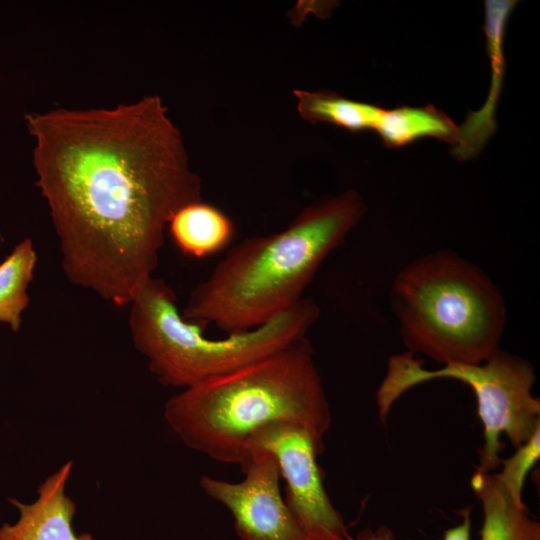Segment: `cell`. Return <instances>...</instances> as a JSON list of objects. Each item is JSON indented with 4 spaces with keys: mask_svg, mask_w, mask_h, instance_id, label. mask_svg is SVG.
<instances>
[{
    "mask_svg": "<svg viewBox=\"0 0 540 540\" xmlns=\"http://www.w3.org/2000/svg\"><path fill=\"white\" fill-rule=\"evenodd\" d=\"M374 131L388 148L403 147L423 137H434L454 145L458 126L433 105L382 109Z\"/></svg>",
    "mask_w": 540,
    "mask_h": 540,
    "instance_id": "7c38bea8",
    "label": "cell"
},
{
    "mask_svg": "<svg viewBox=\"0 0 540 540\" xmlns=\"http://www.w3.org/2000/svg\"><path fill=\"white\" fill-rule=\"evenodd\" d=\"M539 458L540 428L533 433L527 442L517 447L516 452L511 457L501 460L503 469L497 475L517 503H524L522 500L524 481Z\"/></svg>",
    "mask_w": 540,
    "mask_h": 540,
    "instance_id": "9a60e30c",
    "label": "cell"
},
{
    "mask_svg": "<svg viewBox=\"0 0 540 540\" xmlns=\"http://www.w3.org/2000/svg\"><path fill=\"white\" fill-rule=\"evenodd\" d=\"M167 228L179 251L196 259L220 252L234 236L232 220L216 206L201 200L179 208Z\"/></svg>",
    "mask_w": 540,
    "mask_h": 540,
    "instance_id": "8fae6325",
    "label": "cell"
},
{
    "mask_svg": "<svg viewBox=\"0 0 540 540\" xmlns=\"http://www.w3.org/2000/svg\"><path fill=\"white\" fill-rule=\"evenodd\" d=\"M243 480L200 479L207 496L225 506L240 540H306L280 492V471L265 450L251 449Z\"/></svg>",
    "mask_w": 540,
    "mask_h": 540,
    "instance_id": "ba28073f",
    "label": "cell"
},
{
    "mask_svg": "<svg viewBox=\"0 0 540 540\" xmlns=\"http://www.w3.org/2000/svg\"><path fill=\"white\" fill-rule=\"evenodd\" d=\"M32 240L25 238L0 263V324L18 332L29 305L28 288L37 265Z\"/></svg>",
    "mask_w": 540,
    "mask_h": 540,
    "instance_id": "5bb4252c",
    "label": "cell"
},
{
    "mask_svg": "<svg viewBox=\"0 0 540 540\" xmlns=\"http://www.w3.org/2000/svg\"><path fill=\"white\" fill-rule=\"evenodd\" d=\"M133 344L164 386L188 388L270 355L306 337L320 317L315 301L296 305L251 330L211 339L184 319L175 291L151 277L129 304Z\"/></svg>",
    "mask_w": 540,
    "mask_h": 540,
    "instance_id": "5b68a950",
    "label": "cell"
},
{
    "mask_svg": "<svg viewBox=\"0 0 540 540\" xmlns=\"http://www.w3.org/2000/svg\"><path fill=\"white\" fill-rule=\"evenodd\" d=\"M293 94L304 120L312 124H332L351 132L374 130L383 109L330 91L294 90Z\"/></svg>",
    "mask_w": 540,
    "mask_h": 540,
    "instance_id": "4fadbf2b",
    "label": "cell"
},
{
    "mask_svg": "<svg viewBox=\"0 0 540 540\" xmlns=\"http://www.w3.org/2000/svg\"><path fill=\"white\" fill-rule=\"evenodd\" d=\"M435 379L461 381L475 394L484 435L476 471L489 473L501 465V434L517 448L540 428V401L532 395L536 381L532 364L500 349L481 364H448L432 370L424 368L423 361L411 352L390 356L376 392L381 420H386L405 392Z\"/></svg>",
    "mask_w": 540,
    "mask_h": 540,
    "instance_id": "8992f818",
    "label": "cell"
},
{
    "mask_svg": "<svg viewBox=\"0 0 540 540\" xmlns=\"http://www.w3.org/2000/svg\"><path fill=\"white\" fill-rule=\"evenodd\" d=\"M270 453L286 482L285 502L306 540H344V519L331 502L317 457L322 454L311 434L289 422H274L251 438V449Z\"/></svg>",
    "mask_w": 540,
    "mask_h": 540,
    "instance_id": "52a82bcc",
    "label": "cell"
},
{
    "mask_svg": "<svg viewBox=\"0 0 540 540\" xmlns=\"http://www.w3.org/2000/svg\"><path fill=\"white\" fill-rule=\"evenodd\" d=\"M471 487L483 511L480 540H540L539 521L513 499L497 473L475 471Z\"/></svg>",
    "mask_w": 540,
    "mask_h": 540,
    "instance_id": "30bf717a",
    "label": "cell"
},
{
    "mask_svg": "<svg viewBox=\"0 0 540 540\" xmlns=\"http://www.w3.org/2000/svg\"><path fill=\"white\" fill-rule=\"evenodd\" d=\"M365 213L347 190L305 207L283 230L244 239L192 290L182 316L227 334L265 324L296 305L320 265Z\"/></svg>",
    "mask_w": 540,
    "mask_h": 540,
    "instance_id": "3957f363",
    "label": "cell"
},
{
    "mask_svg": "<svg viewBox=\"0 0 540 540\" xmlns=\"http://www.w3.org/2000/svg\"><path fill=\"white\" fill-rule=\"evenodd\" d=\"M392 311L406 351L442 366L481 364L499 350L502 293L477 265L451 250L427 253L395 275Z\"/></svg>",
    "mask_w": 540,
    "mask_h": 540,
    "instance_id": "277c9868",
    "label": "cell"
},
{
    "mask_svg": "<svg viewBox=\"0 0 540 540\" xmlns=\"http://www.w3.org/2000/svg\"><path fill=\"white\" fill-rule=\"evenodd\" d=\"M24 118L66 278L129 306L153 277L172 215L201 200L181 131L157 95Z\"/></svg>",
    "mask_w": 540,
    "mask_h": 540,
    "instance_id": "6da1fadb",
    "label": "cell"
},
{
    "mask_svg": "<svg viewBox=\"0 0 540 540\" xmlns=\"http://www.w3.org/2000/svg\"><path fill=\"white\" fill-rule=\"evenodd\" d=\"M164 418L188 448L239 465L249 456L252 436L268 424H296L322 451L331 425L330 405L307 336L183 389L166 401Z\"/></svg>",
    "mask_w": 540,
    "mask_h": 540,
    "instance_id": "7a4b0ae2",
    "label": "cell"
},
{
    "mask_svg": "<svg viewBox=\"0 0 540 540\" xmlns=\"http://www.w3.org/2000/svg\"><path fill=\"white\" fill-rule=\"evenodd\" d=\"M72 466L68 461L48 476L40 484L34 502L25 504L9 498L19 518L0 527V540H94L91 534L77 535L72 528L76 505L65 493Z\"/></svg>",
    "mask_w": 540,
    "mask_h": 540,
    "instance_id": "9c48e42d",
    "label": "cell"
},
{
    "mask_svg": "<svg viewBox=\"0 0 540 540\" xmlns=\"http://www.w3.org/2000/svg\"><path fill=\"white\" fill-rule=\"evenodd\" d=\"M461 522L444 533L442 540H471L472 518L471 509L466 508L461 511ZM344 540H396L392 531L381 526L376 530L365 529L355 536L349 534Z\"/></svg>",
    "mask_w": 540,
    "mask_h": 540,
    "instance_id": "2e32d148",
    "label": "cell"
}]
</instances>
